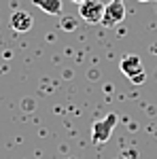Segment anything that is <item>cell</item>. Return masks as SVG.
Instances as JSON below:
<instances>
[{"instance_id": "1", "label": "cell", "mask_w": 157, "mask_h": 159, "mask_svg": "<svg viewBox=\"0 0 157 159\" xmlns=\"http://www.w3.org/2000/svg\"><path fill=\"white\" fill-rule=\"evenodd\" d=\"M117 121H119V117H117L115 112L106 115L104 119H98V121L91 125V142H94V144H104L110 136H113V129H115Z\"/></svg>"}, {"instance_id": "2", "label": "cell", "mask_w": 157, "mask_h": 159, "mask_svg": "<svg viewBox=\"0 0 157 159\" xmlns=\"http://www.w3.org/2000/svg\"><path fill=\"white\" fill-rule=\"evenodd\" d=\"M106 4L102 0H85L79 4V17L87 24H102Z\"/></svg>"}, {"instance_id": "3", "label": "cell", "mask_w": 157, "mask_h": 159, "mask_svg": "<svg viewBox=\"0 0 157 159\" xmlns=\"http://www.w3.org/2000/svg\"><path fill=\"white\" fill-rule=\"evenodd\" d=\"M125 4H123V0H110L109 4H106V9H104V17H102V25H106V28H115V25H119L123 19H125Z\"/></svg>"}, {"instance_id": "4", "label": "cell", "mask_w": 157, "mask_h": 159, "mask_svg": "<svg viewBox=\"0 0 157 159\" xmlns=\"http://www.w3.org/2000/svg\"><path fill=\"white\" fill-rule=\"evenodd\" d=\"M119 68H121V72L125 74L130 81L132 79H136V76H142V74H146L145 72V64H142V60L138 57V55H125L123 60L119 61Z\"/></svg>"}, {"instance_id": "5", "label": "cell", "mask_w": 157, "mask_h": 159, "mask_svg": "<svg viewBox=\"0 0 157 159\" xmlns=\"http://www.w3.org/2000/svg\"><path fill=\"white\" fill-rule=\"evenodd\" d=\"M34 25V17L28 11H13L11 13V28L15 32L24 34V32H30Z\"/></svg>"}, {"instance_id": "6", "label": "cell", "mask_w": 157, "mask_h": 159, "mask_svg": "<svg viewBox=\"0 0 157 159\" xmlns=\"http://www.w3.org/2000/svg\"><path fill=\"white\" fill-rule=\"evenodd\" d=\"M32 2L47 15H60L62 13V0H32Z\"/></svg>"}, {"instance_id": "7", "label": "cell", "mask_w": 157, "mask_h": 159, "mask_svg": "<svg viewBox=\"0 0 157 159\" xmlns=\"http://www.w3.org/2000/svg\"><path fill=\"white\" fill-rule=\"evenodd\" d=\"M62 28H68V32H70V30H74V21L72 19H64L62 21Z\"/></svg>"}, {"instance_id": "8", "label": "cell", "mask_w": 157, "mask_h": 159, "mask_svg": "<svg viewBox=\"0 0 157 159\" xmlns=\"http://www.w3.org/2000/svg\"><path fill=\"white\" fill-rule=\"evenodd\" d=\"M72 2H76V4H81V2H85V0H72Z\"/></svg>"}, {"instance_id": "9", "label": "cell", "mask_w": 157, "mask_h": 159, "mask_svg": "<svg viewBox=\"0 0 157 159\" xmlns=\"http://www.w3.org/2000/svg\"><path fill=\"white\" fill-rule=\"evenodd\" d=\"M138 2H151V0H138Z\"/></svg>"}]
</instances>
